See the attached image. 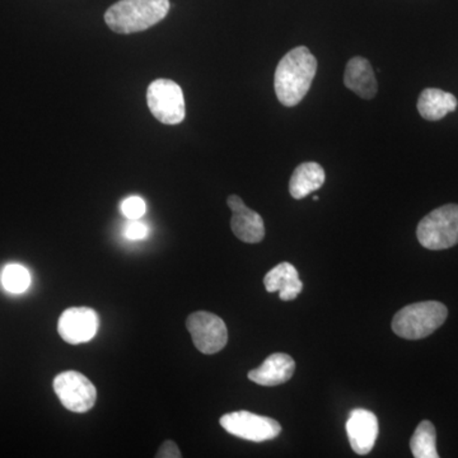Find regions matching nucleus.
<instances>
[{
    "label": "nucleus",
    "mask_w": 458,
    "mask_h": 458,
    "mask_svg": "<svg viewBox=\"0 0 458 458\" xmlns=\"http://www.w3.org/2000/svg\"><path fill=\"white\" fill-rule=\"evenodd\" d=\"M54 391L65 409L73 412H87L95 406L98 390L95 385L75 370H66L54 379Z\"/></svg>",
    "instance_id": "7"
},
{
    "label": "nucleus",
    "mask_w": 458,
    "mask_h": 458,
    "mask_svg": "<svg viewBox=\"0 0 458 458\" xmlns=\"http://www.w3.org/2000/svg\"><path fill=\"white\" fill-rule=\"evenodd\" d=\"M182 456L177 447L176 443L174 441H165L164 445L159 447L158 452H157V458H180Z\"/></svg>",
    "instance_id": "21"
},
{
    "label": "nucleus",
    "mask_w": 458,
    "mask_h": 458,
    "mask_svg": "<svg viewBox=\"0 0 458 458\" xmlns=\"http://www.w3.org/2000/svg\"><path fill=\"white\" fill-rule=\"evenodd\" d=\"M170 8V0H119L107 9L105 22L123 35L146 31L161 22Z\"/></svg>",
    "instance_id": "2"
},
{
    "label": "nucleus",
    "mask_w": 458,
    "mask_h": 458,
    "mask_svg": "<svg viewBox=\"0 0 458 458\" xmlns=\"http://www.w3.org/2000/svg\"><path fill=\"white\" fill-rule=\"evenodd\" d=\"M194 345L203 354H216L228 342V331L225 321L214 313L199 311L186 319Z\"/></svg>",
    "instance_id": "8"
},
{
    "label": "nucleus",
    "mask_w": 458,
    "mask_h": 458,
    "mask_svg": "<svg viewBox=\"0 0 458 458\" xmlns=\"http://www.w3.org/2000/svg\"><path fill=\"white\" fill-rule=\"evenodd\" d=\"M418 241L428 250L438 251L458 243V205L437 208L421 219L417 229Z\"/></svg>",
    "instance_id": "4"
},
{
    "label": "nucleus",
    "mask_w": 458,
    "mask_h": 458,
    "mask_svg": "<svg viewBox=\"0 0 458 458\" xmlns=\"http://www.w3.org/2000/svg\"><path fill=\"white\" fill-rule=\"evenodd\" d=\"M147 102L150 113L165 125H177L185 120V98L181 87L174 81L157 80L149 84Z\"/></svg>",
    "instance_id": "5"
},
{
    "label": "nucleus",
    "mask_w": 458,
    "mask_h": 458,
    "mask_svg": "<svg viewBox=\"0 0 458 458\" xmlns=\"http://www.w3.org/2000/svg\"><path fill=\"white\" fill-rule=\"evenodd\" d=\"M221 426L232 436L255 443L271 441L282 432L278 421L245 410L223 415Z\"/></svg>",
    "instance_id": "6"
},
{
    "label": "nucleus",
    "mask_w": 458,
    "mask_h": 458,
    "mask_svg": "<svg viewBox=\"0 0 458 458\" xmlns=\"http://www.w3.org/2000/svg\"><path fill=\"white\" fill-rule=\"evenodd\" d=\"M327 180L324 168L316 162H306L295 168L289 182L292 197L301 200L309 197L316 190L321 189Z\"/></svg>",
    "instance_id": "16"
},
{
    "label": "nucleus",
    "mask_w": 458,
    "mask_h": 458,
    "mask_svg": "<svg viewBox=\"0 0 458 458\" xmlns=\"http://www.w3.org/2000/svg\"><path fill=\"white\" fill-rule=\"evenodd\" d=\"M295 361L284 352H274L264 360L259 369L250 370L249 379L260 386L285 384L294 375Z\"/></svg>",
    "instance_id": "12"
},
{
    "label": "nucleus",
    "mask_w": 458,
    "mask_h": 458,
    "mask_svg": "<svg viewBox=\"0 0 458 458\" xmlns=\"http://www.w3.org/2000/svg\"><path fill=\"white\" fill-rule=\"evenodd\" d=\"M2 284L11 293H23L31 284V276L22 265L11 264L3 270Z\"/></svg>",
    "instance_id": "18"
},
{
    "label": "nucleus",
    "mask_w": 458,
    "mask_h": 458,
    "mask_svg": "<svg viewBox=\"0 0 458 458\" xmlns=\"http://www.w3.org/2000/svg\"><path fill=\"white\" fill-rule=\"evenodd\" d=\"M318 72V60L306 47L289 51L280 60L274 75V89L280 104L297 106L311 89Z\"/></svg>",
    "instance_id": "1"
},
{
    "label": "nucleus",
    "mask_w": 458,
    "mask_h": 458,
    "mask_svg": "<svg viewBox=\"0 0 458 458\" xmlns=\"http://www.w3.org/2000/svg\"><path fill=\"white\" fill-rule=\"evenodd\" d=\"M410 448H411L412 456L415 458L439 457L438 451H437L436 428L429 420H423L419 424L410 439Z\"/></svg>",
    "instance_id": "17"
},
{
    "label": "nucleus",
    "mask_w": 458,
    "mask_h": 458,
    "mask_svg": "<svg viewBox=\"0 0 458 458\" xmlns=\"http://www.w3.org/2000/svg\"><path fill=\"white\" fill-rule=\"evenodd\" d=\"M458 106L457 98L442 89H427L418 101V111L428 122H438L445 114L454 113Z\"/></svg>",
    "instance_id": "15"
},
{
    "label": "nucleus",
    "mask_w": 458,
    "mask_h": 458,
    "mask_svg": "<svg viewBox=\"0 0 458 458\" xmlns=\"http://www.w3.org/2000/svg\"><path fill=\"white\" fill-rule=\"evenodd\" d=\"M146 201L140 197L126 198L122 203V212L126 218L140 219L146 214Z\"/></svg>",
    "instance_id": "19"
},
{
    "label": "nucleus",
    "mask_w": 458,
    "mask_h": 458,
    "mask_svg": "<svg viewBox=\"0 0 458 458\" xmlns=\"http://www.w3.org/2000/svg\"><path fill=\"white\" fill-rule=\"evenodd\" d=\"M148 233H149V229H148L146 223L140 222V219H132V221L129 219L128 225L123 229V234L131 241L144 240Z\"/></svg>",
    "instance_id": "20"
},
{
    "label": "nucleus",
    "mask_w": 458,
    "mask_h": 458,
    "mask_svg": "<svg viewBox=\"0 0 458 458\" xmlns=\"http://www.w3.org/2000/svg\"><path fill=\"white\" fill-rule=\"evenodd\" d=\"M447 316V307L437 301L409 304L394 315L393 330L403 339H424L438 330Z\"/></svg>",
    "instance_id": "3"
},
{
    "label": "nucleus",
    "mask_w": 458,
    "mask_h": 458,
    "mask_svg": "<svg viewBox=\"0 0 458 458\" xmlns=\"http://www.w3.org/2000/svg\"><path fill=\"white\" fill-rule=\"evenodd\" d=\"M99 318L89 307H72L65 310L57 322V331L65 343L72 345L89 343L98 334Z\"/></svg>",
    "instance_id": "9"
},
{
    "label": "nucleus",
    "mask_w": 458,
    "mask_h": 458,
    "mask_svg": "<svg viewBox=\"0 0 458 458\" xmlns=\"http://www.w3.org/2000/svg\"><path fill=\"white\" fill-rule=\"evenodd\" d=\"M227 204L232 210L231 228L234 236L246 243L261 242L265 237V225L260 214L246 207L237 195H231Z\"/></svg>",
    "instance_id": "10"
},
{
    "label": "nucleus",
    "mask_w": 458,
    "mask_h": 458,
    "mask_svg": "<svg viewBox=\"0 0 458 458\" xmlns=\"http://www.w3.org/2000/svg\"><path fill=\"white\" fill-rule=\"evenodd\" d=\"M345 429L352 451L367 454L373 450L378 438V419L369 410L355 409L349 414Z\"/></svg>",
    "instance_id": "11"
},
{
    "label": "nucleus",
    "mask_w": 458,
    "mask_h": 458,
    "mask_svg": "<svg viewBox=\"0 0 458 458\" xmlns=\"http://www.w3.org/2000/svg\"><path fill=\"white\" fill-rule=\"evenodd\" d=\"M344 84L360 98L372 99L377 95V81L375 72L369 60L355 56L349 60L344 74Z\"/></svg>",
    "instance_id": "13"
},
{
    "label": "nucleus",
    "mask_w": 458,
    "mask_h": 458,
    "mask_svg": "<svg viewBox=\"0 0 458 458\" xmlns=\"http://www.w3.org/2000/svg\"><path fill=\"white\" fill-rule=\"evenodd\" d=\"M264 285L269 293L279 292L282 301L295 300L303 289L298 271L291 262H280L273 267L265 276Z\"/></svg>",
    "instance_id": "14"
}]
</instances>
